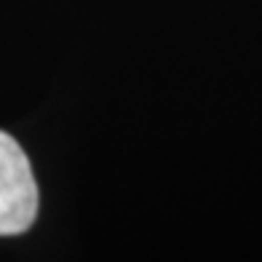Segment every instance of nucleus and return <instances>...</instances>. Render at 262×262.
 Returning <instances> with one entry per match:
<instances>
[{
  "instance_id": "nucleus-1",
  "label": "nucleus",
  "mask_w": 262,
  "mask_h": 262,
  "mask_svg": "<svg viewBox=\"0 0 262 262\" xmlns=\"http://www.w3.org/2000/svg\"><path fill=\"white\" fill-rule=\"evenodd\" d=\"M38 217V185L32 166L14 137L0 131V235L30 230Z\"/></svg>"
}]
</instances>
